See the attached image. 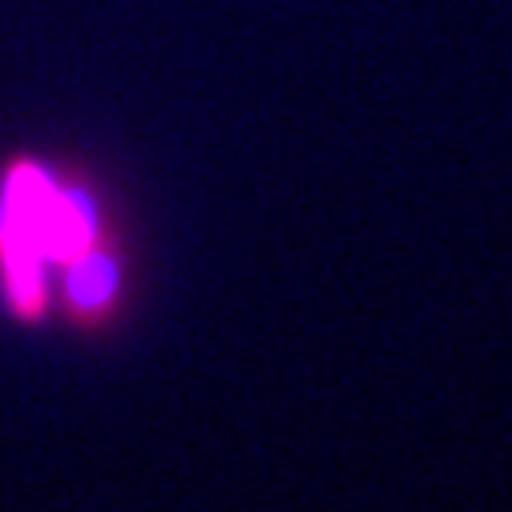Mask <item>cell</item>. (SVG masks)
<instances>
[{
	"label": "cell",
	"instance_id": "6da1fadb",
	"mask_svg": "<svg viewBox=\"0 0 512 512\" xmlns=\"http://www.w3.org/2000/svg\"><path fill=\"white\" fill-rule=\"evenodd\" d=\"M45 170L29 158L13 162L5 182H0V275L17 315L37 319L49 307L45 287V246H41V222H37V198H41Z\"/></svg>",
	"mask_w": 512,
	"mask_h": 512
},
{
	"label": "cell",
	"instance_id": "7a4b0ae2",
	"mask_svg": "<svg viewBox=\"0 0 512 512\" xmlns=\"http://www.w3.org/2000/svg\"><path fill=\"white\" fill-rule=\"evenodd\" d=\"M117 263H113V254L97 242L93 250L77 254V259L69 263V303L77 315H101L109 311L113 295H117Z\"/></svg>",
	"mask_w": 512,
	"mask_h": 512
}]
</instances>
